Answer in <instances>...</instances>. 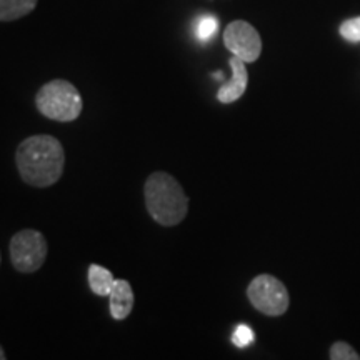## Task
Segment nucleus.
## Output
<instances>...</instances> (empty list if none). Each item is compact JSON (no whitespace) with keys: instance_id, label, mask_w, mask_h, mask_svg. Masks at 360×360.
<instances>
[{"instance_id":"obj_4","label":"nucleus","mask_w":360,"mask_h":360,"mask_svg":"<svg viewBox=\"0 0 360 360\" xmlns=\"http://www.w3.org/2000/svg\"><path fill=\"white\" fill-rule=\"evenodd\" d=\"M247 299L252 307L267 317H281L290 305L287 287L277 277L260 274L247 287Z\"/></svg>"},{"instance_id":"obj_6","label":"nucleus","mask_w":360,"mask_h":360,"mask_svg":"<svg viewBox=\"0 0 360 360\" xmlns=\"http://www.w3.org/2000/svg\"><path fill=\"white\" fill-rule=\"evenodd\" d=\"M224 45L232 56L254 64L262 53V39L254 25L245 20H233L224 30Z\"/></svg>"},{"instance_id":"obj_12","label":"nucleus","mask_w":360,"mask_h":360,"mask_svg":"<svg viewBox=\"0 0 360 360\" xmlns=\"http://www.w3.org/2000/svg\"><path fill=\"white\" fill-rule=\"evenodd\" d=\"M219 29V20L215 19V17H202V19L197 22V29H195V35L197 39L202 40V42H205V40H209L210 37H214V34L217 32Z\"/></svg>"},{"instance_id":"obj_14","label":"nucleus","mask_w":360,"mask_h":360,"mask_svg":"<svg viewBox=\"0 0 360 360\" xmlns=\"http://www.w3.org/2000/svg\"><path fill=\"white\" fill-rule=\"evenodd\" d=\"M232 342L238 349L249 347L250 344H254V332L249 326H238L232 335Z\"/></svg>"},{"instance_id":"obj_7","label":"nucleus","mask_w":360,"mask_h":360,"mask_svg":"<svg viewBox=\"0 0 360 360\" xmlns=\"http://www.w3.org/2000/svg\"><path fill=\"white\" fill-rule=\"evenodd\" d=\"M229 65L232 69L231 80L220 85L217 92V101L220 103H233L245 94L249 85V72H247L245 62L236 56L231 57Z\"/></svg>"},{"instance_id":"obj_8","label":"nucleus","mask_w":360,"mask_h":360,"mask_svg":"<svg viewBox=\"0 0 360 360\" xmlns=\"http://www.w3.org/2000/svg\"><path fill=\"white\" fill-rule=\"evenodd\" d=\"M134 290L132 285L124 278H115L114 287L109 295V305H110V315L115 321H125L134 309Z\"/></svg>"},{"instance_id":"obj_15","label":"nucleus","mask_w":360,"mask_h":360,"mask_svg":"<svg viewBox=\"0 0 360 360\" xmlns=\"http://www.w3.org/2000/svg\"><path fill=\"white\" fill-rule=\"evenodd\" d=\"M0 354H2V355H0V359L6 360V352H4V349H0Z\"/></svg>"},{"instance_id":"obj_5","label":"nucleus","mask_w":360,"mask_h":360,"mask_svg":"<svg viewBox=\"0 0 360 360\" xmlns=\"http://www.w3.org/2000/svg\"><path fill=\"white\" fill-rule=\"evenodd\" d=\"M8 254H11V262L17 272L34 274L42 267L47 259V240H45L44 233L39 231L25 229L11 238Z\"/></svg>"},{"instance_id":"obj_2","label":"nucleus","mask_w":360,"mask_h":360,"mask_svg":"<svg viewBox=\"0 0 360 360\" xmlns=\"http://www.w3.org/2000/svg\"><path fill=\"white\" fill-rule=\"evenodd\" d=\"M143 199L148 215L164 227L179 225L188 212V197L179 180L167 172L148 175L143 186Z\"/></svg>"},{"instance_id":"obj_1","label":"nucleus","mask_w":360,"mask_h":360,"mask_svg":"<svg viewBox=\"0 0 360 360\" xmlns=\"http://www.w3.org/2000/svg\"><path fill=\"white\" fill-rule=\"evenodd\" d=\"M15 164L25 184L37 188L51 187L64 174V147L52 135H32L17 147Z\"/></svg>"},{"instance_id":"obj_10","label":"nucleus","mask_w":360,"mask_h":360,"mask_svg":"<svg viewBox=\"0 0 360 360\" xmlns=\"http://www.w3.org/2000/svg\"><path fill=\"white\" fill-rule=\"evenodd\" d=\"M39 0H0V20L12 22L35 11Z\"/></svg>"},{"instance_id":"obj_9","label":"nucleus","mask_w":360,"mask_h":360,"mask_svg":"<svg viewBox=\"0 0 360 360\" xmlns=\"http://www.w3.org/2000/svg\"><path fill=\"white\" fill-rule=\"evenodd\" d=\"M87 278H89V287L94 294L98 297H109L114 287V274L109 269L102 267V265L90 264L87 270Z\"/></svg>"},{"instance_id":"obj_13","label":"nucleus","mask_w":360,"mask_h":360,"mask_svg":"<svg viewBox=\"0 0 360 360\" xmlns=\"http://www.w3.org/2000/svg\"><path fill=\"white\" fill-rule=\"evenodd\" d=\"M328 357L332 360H360V355L355 352V349L350 347L347 342H335L330 347Z\"/></svg>"},{"instance_id":"obj_11","label":"nucleus","mask_w":360,"mask_h":360,"mask_svg":"<svg viewBox=\"0 0 360 360\" xmlns=\"http://www.w3.org/2000/svg\"><path fill=\"white\" fill-rule=\"evenodd\" d=\"M339 34L342 39H345L350 44H359L360 42V17H354L342 22L339 27Z\"/></svg>"},{"instance_id":"obj_3","label":"nucleus","mask_w":360,"mask_h":360,"mask_svg":"<svg viewBox=\"0 0 360 360\" xmlns=\"http://www.w3.org/2000/svg\"><path fill=\"white\" fill-rule=\"evenodd\" d=\"M35 107L44 117L56 122H74L82 114L84 102L74 84L56 79L40 87L35 96Z\"/></svg>"}]
</instances>
